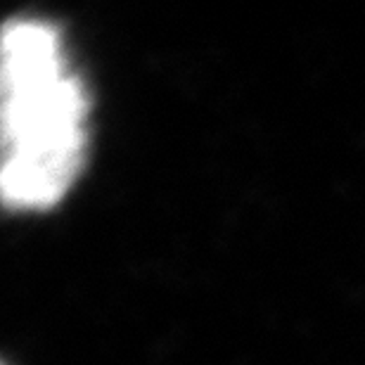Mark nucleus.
Returning a JSON list of instances; mask_svg holds the SVG:
<instances>
[{"label": "nucleus", "mask_w": 365, "mask_h": 365, "mask_svg": "<svg viewBox=\"0 0 365 365\" xmlns=\"http://www.w3.org/2000/svg\"><path fill=\"white\" fill-rule=\"evenodd\" d=\"M91 98L62 31L43 17L0 24V207L50 211L81 176Z\"/></svg>", "instance_id": "obj_1"}, {"label": "nucleus", "mask_w": 365, "mask_h": 365, "mask_svg": "<svg viewBox=\"0 0 365 365\" xmlns=\"http://www.w3.org/2000/svg\"><path fill=\"white\" fill-rule=\"evenodd\" d=\"M0 365H5V363H3V361H0Z\"/></svg>", "instance_id": "obj_2"}]
</instances>
